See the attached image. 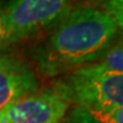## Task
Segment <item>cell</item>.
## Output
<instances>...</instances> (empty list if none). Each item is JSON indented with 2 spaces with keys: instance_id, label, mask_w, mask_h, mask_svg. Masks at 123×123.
<instances>
[{
  "instance_id": "cell-1",
  "label": "cell",
  "mask_w": 123,
  "mask_h": 123,
  "mask_svg": "<svg viewBox=\"0 0 123 123\" xmlns=\"http://www.w3.org/2000/svg\"><path fill=\"white\" fill-rule=\"evenodd\" d=\"M119 31L103 9L74 4L35 49V63L47 76L72 73L95 63L114 42Z\"/></svg>"
},
{
  "instance_id": "cell-2",
  "label": "cell",
  "mask_w": 123,
  "mask_h": 123,
  "mask_svg": "<svg viewBox=\"0 0 123 123\" xmlns=\"http://www.w3.org/2000/svg\"><path fill=\"white\" fill-rule=\"evenodd\" d=\"M54 89L70 104L87 111L123 107V73L74 71L63 75Z\"/></svg>"
},
{
  "instance_id": "cell-3",
  "label": "cell",
  "mask_w": 123,
  "mask_h": 123,
  "mask_svg": "<svg viewBox=\"0 0 123 123\" xmlns=\"http://www.w3.org/2000/svg\"><path fill=\"white\" fill-rule=\"evenodd\" d=\"M73 5L74 0H10L5 9L7 46L51 29Z\"/></svg>"
},
{
  "instance_id": "cell-4",
  "label": "cell",
  "mask_w": 123,
  "mask_h": 123,
  "mask_svg": "<svg viewBox=\"0 0 123 123\" xmlns=\"http://www.w3.org/2000/svg\"><path fill=\"white\" fill-rule=\"evenodd\" d=\"M70 103L55 89L21 97L0 110V123H62Z\"/></svg>"
},
{
  "instance_id": "cell-5",
  "label": "cell",
  "mask_w": 123,
  "mask_h": 123,
  "mask_svg": "<svg viewBox=\"0 0 123 123\" xmlns=\"http://www.w3.org/2000/svg\"><path fill=\"white\" fill-rule=\"evenodd\" d=\"M38 79L25 63L9 55H0V110L21 97L38 91Z\"/></svg>"
},
{
  "instance_id": "cell-6",
  "label": "cell",
  "mask_w": 123,
  "mask_h": 123,
  "mask_svg": "<svg viewBox=\"0 0 123 123\" xmlns=\"http://www.w3.org/2000/svg\"><path fill=\"white\" fill-rule=\"evenodd\" d=\"M76 71L84 73H123V31H119L114 42L95 63Z\"/></svg>"
},
{
  "instance_id": "cell-7",
  "label": "cell",
  "mask_w": 123,
  "mask_h": 123,
  "mask_svg": "<svg viewBox=\"0 0 123 123\" xmlns=\"http://www.w3.org/2000/svg\"><path fill=\"white\" fill-rule=\"evenodd\" d=\"M87 112L92 119L100 123H123V107L113 110L87 111Z\"/></svg>"
},
{
  "instance_id": "cell-8",
  "label": "cell",
  "mask_w": 123,
  "mask_h": 123,
  "mask_svg": "<svg viewBox=\"0 0 123 123\" xmlns=\"http://www.w3.org/2000/svg\"><path fill=\"white\" fill-rule=\"evenodd\" d=\"M98 8L108 14L116 23L119 30L123 31V0H107Z\"/></svg>"
},
{
  "instance_id": "cell-9",
  "label": "cell",
  "mask_w": 123,
  "mask_h": 123,
  "mask_svg": "<svg viewBox=\"0 0 123 123\" xmlns=\"http://www.w3.org/2000/svg\"><path fill=\"white\" fill-rule=\"evenodd\" d=\"M63 121L65 123H100L95 119H92L86 110L78 106H75L74 110L68 114V116L66 115Z\"/></svg>"
},
{
  "instance_id": "cell-10",
  "label": "cell",
  "mask_w": 123,
  "mask_h": 123,
  "mask_svg": "<svg viewBox=\"0 0 123 123\" xmlns=\"http://www.w3.org/2000/svg\"><path fill=\"white\" fill-rule=\"evenodd\" d=\"M5 9H6V4H0V50L7 47V42H6Z\"/></svg>"
},
{
  "instance_id": "cell-11",
  "label": "cell",
  "mask_w": 123,
  "mask_h": 123,
  "mask_svg": "<svg viewBox=\"0 0 123 123\" xmlns=\"http://www.w3.org/2000/svg\"><path fill=\"white\" fill-rule=\"evenodd\" d=\"M107 0H74V4H83V5H90L95 7H99L101 4H104Z\"/></svg>"
}]
</instances>
